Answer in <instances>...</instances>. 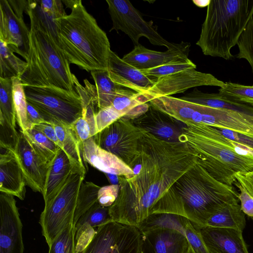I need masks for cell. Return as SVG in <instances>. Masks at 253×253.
Returning a JSON list of instances; mask_svg holds the SVG:
<instances>
[{
    "mask_svg": "<svg viewBox=\"0 0 253 253\" xmlns=\"http://www.w3.org/2000/svg\"><path fill=\"white\" fill-rule=\"evenodd\" d=\"M137 172L118 176L120 189L109 207L112 220L138 227L155 213L180 215L181 203L174 183L196 163L185 142H169L146 132L139 142Z\"/></svg>",
    "mask_w": 253,
    "mask_h": 253,
    "instance_id": "obj_1",
    "label": "cell"
},
{
    "mask_svg": "<svg viewBox=\"0 0 253 253\" xmlns=\"http://www.w3.org/2000/svg\"><path fill=\"white\" fill-rule=\"evenodd\" d=\"M26 12L30 28L27 66L20 78L22 84L75 91L74 74L58 42L53 22L43 16L37 0H28Z\"/></svg>",
    "mask_w": 253,
    "mask_h": 253,
    "instance_id": "obj_2",
    "label": "cell"
},
{
    "mask_svg": "<svg viewBox=\"0 0 253 253\" xmlns=\"http://www.w3.org/2000/svg\"><path fill=\"white\" fill-rule=\"evenodd\" d=\"M62 2L71 12L53 22L58 42L69 63L87 72L107 70L111 50L106 33L82 0Z\"/></svg>",
    "mask_w": 253,
    "mask_h": 253,
    "instance_id": "obj_3",
    "label": "cell"
},
{
    "mask_svg": "<svg viewBox=\"0 0 253 253\" xmlns=\"http://www.w3.org/2000/svg\"><path fill=\"white\" fill-rule=\"evenodd\" d=\"M253 17V0H211L196 42L204 54L225 60Z\"/></svg>",
    "mask_w": 253,
    "mask_h": 253,
    "instance_id": "obj_4",
    "label": "cell"
},
{
    "mask_svg": "<svg viewBox=\"0 0 253 253\" xmlns=\"http://www.w3.org/2000/svg\"><path fill=\"white\" fill-rule=\"evenodd\" d=\"M173 186L181 200L180 215L198 228L205 226L224 207L239 201V193L232 186L216 180L197 162Z\"/></svg>",
    "mask_w": 253,
    "mask_h": 253,
    "instance_id": "obj_5",
    "label": "cell"
},
{
    "mask_svg": "<svg viewBox=\"0 0 253 253\" xmlns=\"http://www.w3.org/2000/svg\"><path fill=\"white\" fill-rule=\"evenodd\" d=\"M181 142L195 153L197 162L219 181L232 186L235 174L253 170V160L240 156L201 132L194 124L183 127Z\"/></svg>",
    "mask_w": 253,
    "mask_h": 253,
    "instance_id": "obj_6",
    "label": "cell"
},
{
    "mask_svg": "<svg viewBox=\"0 0 253 253\" xmlns=\"http://www.w3.org/2000/svg\"><path fill=\"white\" fill-rule=\"evenodd\" d=\"M27 103L45 122L70 126L82 117L81 97L76 90L69 91L54 86L24 85Z\"/></svg>",
    "mask_w": 253,
    "mask_h": 253,
    "instance_id": "obj_7",
    "label": "cell"
},
{
    "mask_svg": "<svg viewBox=\"0 0 253 253\" xmlns=\"http://www.w3.org/2000/svg\"><path fill=\"white\" fill-rule=\"evenodd\" d=\"M86 171L75 167L54 196L44 203L39 223L48 246L68 225L74 223L78 194Z\"/></svg>",
    "mask_w": 253,
    "mask_h": 253,
    "instance_id": "obj_8",
    "label": "cell"
},
{
    "mask_svg": "<svg viewBox=\"0 0 253 253\" xmlns=\"http://www.w3.org/2000/svg\"><path fill=\"white\" fill-rule=\"evenodd\" d=\"M147 132L121 118L93 136L101 148L114 154L132 169L140 157L139 142Z\"/></svg>",
    "mask_w": 253,
    "mask_h": 253,
    "instance_id": "obj_9",
    "label": "cell"
},
{
    "mask_svg": "<svg viewBox=\"0 0 253 253\" xmlns=\"http://www.w3.org/2000/svg\"><path fill=\"white\" fill-rule=\"evenodd\" d=\"M113 26L110 30L121 31L131 40L134 46L139 45L142 37L146 38L151 43L164 46L168 49L173 47L176 43L165 40L158 32L152 21H146L131 3L126 0H107Z\"/></svg>",
    "mask_w": 253,
    "mask_h": 253,
    "instance_id": "obj_10",
    "label": "cell"
},
{
    "mask_svg": "<svg viewBox=\"0 0 253 253\" xmlns=\"http://www.w3.org/2000/svg\"><path fill=\"white\" fill-rule=\"evenodd\" d=\"M141 240L138 227L112 220L96 228L80 253H140Z\"/></svg>",
    "mask_w": 253,
    "mask_h": 253,
    "instance_id": "obj_11",
    "label": "cell"
},
{
    "mask_svg": "<svg viewBox=\"0 0 253 253\" xmlns=\"http://www.w3.org/2000/svg\"><path fill=\"white\" fill-rule=\"evenodd\" d=\"M28 0H0V40L14 52L27 59L29 49V29L23 18Z\"/></svg>",
    "mask_w": 253,
    "mask_h": 253,
    "instance_id": "obj_12",
    "label": "cell"
},
{
    "mask_svg": "<svg viewBox=\"0 0 253 253\" xmlns=\"http://www.w3.org/2000/svg\"><path fill=\"white\" fill-rule=\"evenodd\" d=\"M225 84V83L211 74L190 69L157 79L152 87L142 95L149 102L155 98L184 92L193 87L208 85L220 88Z\"/></svg>",
    "mask_w": 253,
    "mask_h": 253,
    "instance_id": "obj_13",
    "label": "cell"
},
{
    "mask_svg": "<svg viewBox=\"0 0 253 253\" xmlns=\"http://www.w3.org/2000/svg\"><path fill=\"white\" fill-rule=\"evenodd\" d=\"M0 253H23L22 223L14 196L0 192Z\"/></svg>",
    "mask_w": 253,
    "mask_h": 253,
    "instance_id": "obj_14",
    "label": "cell"
},
{
    "mask_svg": "<svg viewBox=\"0 0 253 253\" xmlns=\"http://www.w3.org/2000/svg\"><path fill=\"white\" fill-rule=\"evenodd\" d=\"M190 43L181 42L166 51L148 49L139 44L125 55L123 60L138 69L142 70L158 66L188 62Z\"/></svg>",
    "mask_w": 253,
    "mask_h": 253,
    "instance_id": "obj_15",
    "label": "cell"
},
{
    "mask_svg": "<svg viewBox=\"0 0 253 253\" xmlns=\"http://www.w3.org/2000/svg\"><path fill=\"white\" fill-rule=\"evenodd\" d=\"M196 124L226 129L253 137V114L199 105Z\"/></svg>",
    "mask_w": 253,
    "mask_h": 253,
    "instance_id": "obj_16",
    "label": "cell"
},
{
    "mask_svg": "<svg viewBox=\"0 0 253 253\" xmlns=\"http://www.w3.org/2000/svg\"><path fill=\"white\" fill-rule=\"evenodd\" d=\"M14 153L26 185L34 192L42 194L48 165L35 152L21 130L18 144Z\"/></svg>",
    "mask_w": 253,
    "mask_h": 253,
    "instance_id": "obj_17",
    "label": "cell"
},
{
    "mask_svg": "<svg viewBox=\"0 0 253 253\" xmlns=\"http://www.w3.org/2000/svg\"><path fill=\"white\" fill-rule=\"evenodd\" d=\"M131 121L137 127L158 138L173 143L181 142L183 127L185 126L151 105L144 114Z\"/></svg>",
    "mask_w": 253,
    "mask_h": 253,
    "instance_id": "obj_18",
    "label": "cell"
},
{
    "mask_svg": "<svg viewBox=\"0 0 253 253\" xmlns=\"http://www.w3.org/2000/svg\"><path fill=\"white\" fill-rule=\"evenodd\" d=\"M141 233L140 253H186L189 244L181 232L155 227Z\"/></svg>",
    "mask_w": 253,
    "mask_h": 253,
    "instance_id": "obj_19",
    "label": "cell"
},
{
    "mask_svg": "<svg viewBox=\"0 0 253 253\" xmlns=\"http://www.w3.org/2000/svg\"><path fill=\"white\" fill-rule=\"evenodd\" d=\"M107 70L114 83L141 94L146 93L156 81L148 77L142 70L126 62L112 50Z\"/></svg>",
    "mask_w": 253,
    "mask_h": 253,
    "instance_id": "obj_20",
    "label": "cell"
},
{
    "mask_svg": "<svg viewBox=\"0 0 253 253\" xmlns=\"http://www.w3.org/2000/svg\"><path fill=\"white\" fill-rule=\"evenodd\" d=\"M197 228L209 253H249L242 231L208 226Z\"/></svg>",
    "mask_w": 253,
    "mask_h": 253,
    "instance_id": "obj_21",
    "label": "cell"
},
{
    "mask_svg": "<svg viewBox=\"0 0 253 253\" xmlns=\"http://www.w3.org/2000/svg\"><path fill=\"white\" fill-rule=\"evenodd\" d=\"M83 157L84 162L104 173L129 177L133 169L114 154L101 148L92 137L83 143Z\"/></svg>",
    "mask_w": 253,
    "mask_h": 253,
    "instance_id": "obj_22",
    "label": "cell"
},
{
    "mask_svg": "<svg viewBox=\"0 0 253 253\" xmlns=\"http://www.w3.org/2000/svg\"><path fill=\"white\" fill-rule=\"evenodd\" d=\"M112 220L109 207L97 202L88 209L74 224L76 253H80L88 244L95 233V228Z\"/></svg>",
    "mask_w": 253,
    "mask_h": 253,
    "instance_id": "obj_23",
    "label": "cell"
},
{
    "mask_svg": "<svg viewBox=\"0 0 253 253\" xmlns=\"http://www.w3.org/2000/svg\"><path fill=\"white\" fill-rule=\"evenodd\" d=\"M26 183L14 152L5 150L0 155V192L16 196L21 200L25 197Z\"/></svg>",
    "mask_w": 253,
    "mask_h": 253,
    "instance_id": "obj_24",
    "label": "cell"
},
{
    "mask_svg": "<svg viewBox=\"0 0 253 253\" xmlns=\"http://www.w3.org/2000/svg\"><path fill=\"white\" fill-rule=\"evenodd\" d=\"M76 167L64 151L59 147L55 158L48 165L42 193L44 203L54 196Z\"/></svg>",
    "mask_w": 253,
    "mask_h": 253,
    "instance_id": "obj_25",
    "label": "cell"
},
{
    "mask_svg": "<svg viewBox=\"0 0 253 253\" xmlns=\"http://www.w3.org/2000/svg\"><path fill=\"white\" fill-rule=\"evenodd\" d=\"M180 99L194 104L213 108L228 109L253 114V107L242 103L222 95L219 93H205L196 87L186 93Z\"/></svg>",
    "mask_w": 253,
    "mask_h": 253,
    "instance_id": "obj_26",
    "label": "cell"
},
{
    "mask_svg": "<svg viewBox=\"0 0 253 253\" xmlns=\"http://www.w3.org/2000/svg\"><path fill=\"white\" fill-rule=\"evenodd\" d=\"M112 106L126 119L132 121L144 114L150 104L142 94L121 86L117 90Z\"/></svg>",
    "mask_w": 253,
    "mask_h": 253,
    "instance_id": "obj_27",
    "label": "cell"
},
{
    "mask_svg": "<svg viewBox=\"0 0 253 253\" xmlns=\"http://www.w3.org/2000/svg\"><path fill=\"white\" fill-rule=\"evenodd\" d=\"M246 224L245 213L239 201H237L226 205L213 214L206 226L232 228L243 231Z\"/></svg>",
    "mask_w": 253,
    "mask_h": 253,
    "instance_id": "obj_28",
    "label": "cell"
},
{
    "mask_svg": "<svg viewBox=\"0 0 253 253\" xmlns=\"http://www.w3.org/2000/svg\"><path fill=\"white\" fill-rule=\"evenodd\" d=\"M61 148L69 157L72 162L78 168L86 171V163L82 154V147L70 126L54 125Z\"/></svg>",
    "mask_w": 253,
    "mask_h": 253,
    "instance_id": "obj_29",
    "label": "cell"
},
{
    "mask_svg": "<svg viewBox=\"0 0 253 253\" xmlns=\"http://www.w3.org/2000/svg\"><path fill=\"white\" fill-rule=\"evenodd\" d=\"M9 45L0 40V78H20L26 66V61L18 58Z\"/></svg>",
    "mask_w": 253,
    "mask_h": 253,
    "instance_id": "obj_30",
    "label": "cell"
},
{
    "mask_svg": "<svg viewBox=\"0 0 253 253\" xmlns=\"http://www.w3.org/2000/svg\"><path fill=\"white\" fill-rule=\"evenodd\" d=\"M90 73L97 90L99 110L111 106L116 92L121 86L111 80L108 70H95Z\"/></svg>",
    "mask_w": 253,
    "mask_h": 253,
    "instance_id": "obj_31",
    "label": "cell"
},
{
    "mask_svg": "<svg viewBox=\"0 0 253 253\" xmlns=\"http://www.w3.org/2000/svg\"><path fill=\"white\" fill-rule=\"evenodd\" d=\"M23 132L35 152L49 165L55 158L59 147L33 128Z\"/></svg>",
    "mask_w": 253,
    "mask_h": 253,
    "instance_id": "obj_32",
    "label": "cell"
},
{
    "mask_svg": "<svg viewBox=\"0 0 253 253\" xmlns=\"http://www.w3.org/2000/svg\"><path fill=\"white\" fill-rule=\"evenodd\" d=\"M75 89L80 95L82 104V116H92L99 110L98 95L95 85L87 79L84 80V85L81 84L75 75H74Z\"/></svg>",
    "mask_w": 253,
    "mask_h": 253,
    "instance_id": "obj_33",
    "label": "cell"
},
{
    "mask_svg": "<svg viewBox=\"0 0 253 253\" xmlns=\"http://www.w3.org/2000/svg\"><path fill=\"white\" fill-rule=\"evenodd\" d=\"M100 187L92 182H82L78 194L74 224L83 214L97 202L98 192Z\"/></svg>",
    "mask_w": 253,
    "mask_h": 253,
    "instance_id": "obj_34",
    "label": "cell"
},
{
    "mask_svg": "<svg viewBox=\"0 0 253 253\" xmlns=\"http://www.w3.org/2000/svg\"><path fill=\"white\" fill-rule=\"evenodd\" d=\"M12 94L15 107L16 122L24 132L27 129V102L24 89V85L20 78L12 79Z\"/></svg>",
    "mask_w": 253,
    "mask_h": 253,
    "instance_id": "obj_35",
    "label": "cell"
},
{
    "mask_svg": "<svg viewBox=\"0 0 253 253\" xmlns=\"http://www.w3.org/2000/svg\"><path fill=\"white\" fill-rule=\"evenodd\" d=\"M0 115L16 127V113L12 94L11 79L0 78Z\"/></svg>",
    "mask_w": 253,
    "mask_h": 253,
    "instance_id": "obj_36",
    "label": "cell"
},
{
    "mask_svg": "<svg viewBox=\"0 0 253 253\" xmlns=\"http://www.w3.org/2000/svg\"><path fill=\"white\" fill-rule=\"evenodd\" d=\"M218 93L234 101L253 107V85L225 82L219 89Z\"/></svg>",
    "mask_w": 253,
    "mask_h": 253,
    "instance_id": "obj_37",
    "label": "cell"
},
{
    "mask_svg": "<svg viewBox=\"0 0 253 253\" xmlns=\"http://www.w3.org/2000/svg\"><path fill=\"white\" fill-rule=\"evenodd\" d=\"M48 246V253H76L74 223L68 225Z\"/></svg>",
    "mask_w": 253,
    "mask_h": 253,
    "instance_id": "obj_38",
    "label": "cell"
},
{
    "mask_svg": "<svg viewBox=\"0 0 253 253\" xmlns=\"http://www.w3.org/2000/svg\"><path fill=\"white\" fill-rule=\"evenodd\" d=\"M237 44L239 52L236 57L246 60L253 73V17L241 34Z\"/></svg>",
    "mask_w": 253,
    "mask_h": 253,
    "instance_id": "obj_39",
    "label": "cell"
},
{
    "mask_svg": "<svg viewBox=\"0 0 253 253\" xmlns=\"http://www.w3.org/2000/svg\"><path fill=\"white\" fill-rule=\"evenodd\" d=\"M19 139V133L3 116L0 115V147L5 150L15 152Z\"/></svg>",
    "mask_w": 253,
    "mask_h": 253,
    "instance_id": "obj_40",
    "label": "cell"
},
{
    "mask_svg": "<svg viewBox=\"0 0 253 253\" xmlns=\"http://www.w3.org/2000/svg\"><path fill=\"white\" fill-rule=\"evenodd\" d=\"M190 69H196V65L190 60L186 62L162 65L142 71L148 77L156 81L161 77Z\"/></svg>",
    "mask_w": 253,
    "mask_h": 253,
    "instance_id": "obj_41",
    "label": "cell"
},
{
    "mask_svg": "<svg viewBox=\"0 0 253 253\" xmlns=\"http://www.w3.org/2000/svg\"><path fill=\"white\" fill-rule=\"evenodd\" d=\"M122 117L112 105L99 109L94 116L96 134Z\"/></svg>",
    "mask_w": 253,
    "mask_h": 253,
    "instance_id": "obj_42",
    "label": "cell"
},
{
    "mask_svg": "<svg viewBox=\"0 0 253 253\" xmlns=\"http://www.w3.org/2000/svg\"><path fill=\"white\" fill-rule=\"evenodd\" d=\"M41 11L52 21L61 18L67 14L61 0H37Z\"/></svg>",
    "mask_w": 253,
    "mask_h": 253,
    "instance_id": "obj_43",
    "label": "cell"
},
{
    "mask_svg": "<svg viewBox=\"0 0 253 253\" xmlns=\"http://www.w3.org/2000/svg\"><path fill=\"white\" fill-rule=\"evenodd\" d=\"M70 127L83 148V143L92 137L90 123L86 118L81 117Z\"/></svg>",
    "mask_w": 253,
    "mask_h": 253,
    "instance_id": "obj_44",
    "label": "cell"
},
{
    "mask_svg": "<svg viewBox=\"0 0 253 253\" xmlns=\"http://www.w3.org/2000/svg\"><path fill=\"white\" fill-rule=\"evenodd\" d=\"M119 189V184L101 187L98 192V203L102 206L110 207L116 200Z\"/></svg>",
    "mask_w": 253,
    "mask_h": 253,
    "instance_id": "obj_45",
    "label": "cell"
},
{
    "mask_svg": "<svg viewBox=\"0 0 253 253\" xmlns=\"http://www.w3.org/2000/svg\"><path fill=\"white\" fill-rule=\"evenodd\" d=\"M235 185L238 187L240 193L238 199L243 212L248 216L253 218V197L240 184L235 181Z\"/></svg>",
    "mask_w": 253,
    "mask_h": 253,
    "instance_id": "obj_46",
    "label": "cell"
},
{
    "mask_svg": "<svg viewBox=\"0 0 253 253\" xmlns=\"http://www.w3.org/2000/svg\"><path fill=\"white\" fill-rule=\"evenodd\" d=\"M32 128L41 132L49 139L59 147L60 144L55 132L54 125L44 122L35 125Z\"/></svg>",
    "mask_w": 253,
    "mask_h": 253,
    "instance_id": "obj_47",
    "label": "cell"
},
{
    "mask_svg": "<svg viewBox=\"0 0 253 253\" xmlns=\"http://www.w3.org/2000/svg\"><path fill=\"white\" fill-rule=\"evenodd\" d=\"M236 181L242 185L253 197V170L235 174Z\"/></svg>",
    "mask_w": 253,
    "mask_h": 253,
    "instance_id": "obj_48",
    "label": "cell"
},
{
    "mask_svg": "<svg viewBox=\"0 0 253 253\" xmlns=\"http://www.w3.org/2000/svg\"><path fill=\"white\" fill-rule=\"evenodd\" d=\"M44 122L45 121L38 111L32 105L27 103V129L32 128L35 125Z\"/></svg>",
    "mask_w": 253,
    "mask_h": 253,
    "instance_id": "obj_49",
    "label": "cell"
},
{
    "mask_svg": "<svg viewBox=\"0 0 253 253\" xmlns=\"http://www.w3.org/2000/svg\"><path fill=\"white\" fill-rule=\"evenodd\" d=\"M106 177L108 179L109 181L112 185H117L119 184V179L118 176L116 174L109 173H104Z\"/></svg>",
    "mask_w": 253,
    "mask_h": 253,
    "instance_id": "obj_50",
    "label": "cell"
},
{
    "mask_svg": "<svg viewBox=\"0 0 253 253\" xmlns=\"http://www.w3.org/2000/svg\"><path fill=\"white\" fill-rule=\"evenodd\" d=\"M211 0H193V2L199 7L208 6Z\"/></svg>",
    "mask_w": 253,
    "mask_h": 253,
    "instance_id": "obj_51",
    "label": "cell"
},
{
    "mask_svg": "<svg viewBox=\"0 0 253 253\" xmlns=\"http://www.w3.org/2000/svg\"><path fill=\"white\" fill-rule=\"evenodd\" d=\"M186 253H195V252H194L193 250L192 249L191 247L190 246V245H189L188 249Z\"/></svg>",
    "mask_w": 253,
    "mask_h": 253,
    "instance_id": "obj_52",
    "label": "cell"
}]
</instances>
